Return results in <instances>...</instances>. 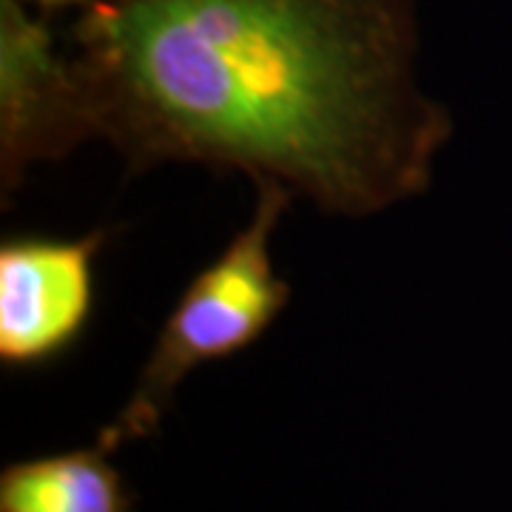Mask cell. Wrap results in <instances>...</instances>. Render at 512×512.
Segmentation results:
<instances>
[{"label":"cell","instance_id":"1","mask_svg":"<svg viewBox=\"0 0 512 512\" xmlns=\"http://www.w3.org/2000/svg\"><path fill=\"white\" fill-rule=\"evenodd\" d=\"M74 46L72 148L134 174L205 165L359 220L427 194L453 137L410 0H94Z\"/></svg>","mask_w":512,"mask_h":512},{"label":"cell","instance_id":"2","mask_svg":"<svg viewBox=\"0 0 512 512\" xmlns=\"http://www.w3.org/2000/svg\"><path fill=\"white\" fill-rule=\"evenodd\" d=\"M291 200L282 185H256L248 225L180 293L128 402L97 433L109 453L154 436L191 370L251 348L288 308L291 285L274 271L271 239Z\"/></svg>","mask_w":512,"mask_h":512},{"label":"cell","instance_id":"3","mask_svg":"<svg viewBox=\"0 0 512 512\" xmlns=\"http://www.w3.org/2000/svg\"><path fill=\"white\" fill-rule=\"evenodd\" d=\"M106 228L77 239L9 237L0 245V362L52 365L80 342L94 311V259Z\"/></svg>","mask_w":512,"mask_h":512},{"label":"cell","instance_id":"4","mask_svg":"<svg viewBox=\"0 0 512 512\" xmlns=\"http://www.w3.org/2000/svg\"><path fill=\"white\" fill-rule=\"evenodd\" d=\"M69 57L20 0H0V188L3 205L37 163L63 160Z\"/></svg>","mask_w":512,"mask_h":512},{"label":"cell","instance_id":"5","mask_svg":"<svg viewBox=\"0 0 512 512\" xmlns=\"http://www.w3.org/2000/svg\"><path fill=\"white\" fill-rule=\"evenodd\" d=\"M100 441L0 470V512H134L126 478Z\"/></svg>","mask_w":512,"mask_h":512},{"label":"cell","instance_id":"6","mask_svg":"<svg viewBox=\"0 0 512 512\" xmlns=\"http://www.w3.org/2000/svg\"><path fill=\"white\" fill-rule=\"evenodd\" d=\"M37 3L43 12H52V9H66V6H89L94 0H32Z\"/></svg>","mask_w":512,"mask_h":512}]
</instances>
